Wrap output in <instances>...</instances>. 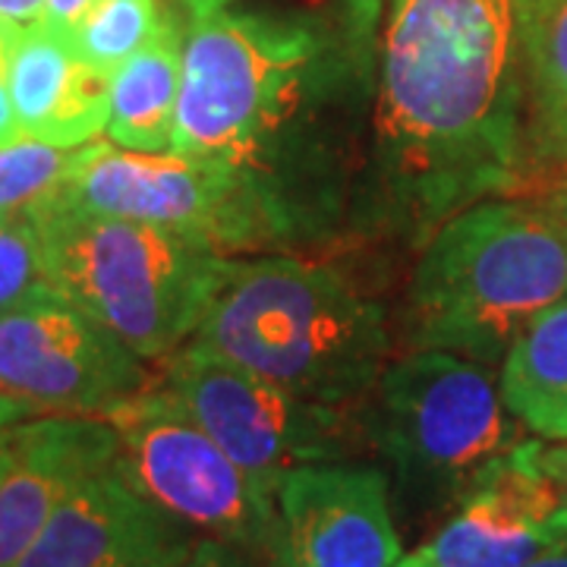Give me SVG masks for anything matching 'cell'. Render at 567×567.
Here are the masks:
<instances>
[{"mask_svg": "<svg viewBox=\"0 0 567 567\" xmlns=\"http://www.w3.org/2000/svg\"><path fill=\"white\" fill-rule=\"evenodd\" d=\"M189 543L114 461L63 498L17 567H167Z\"/></svg>", "mask_w": 567, "mask_h": 567, "instance_id": "cell-14", "label": "cell"}, {"mask_svg": "<svg viewBox=\"0 0 567 567\" xmlns=\"http://www.w3.org/2000/svg\"><path fill=\"white\" fill-rule=\"evenodd\" d=\"M183 73V29L167 10L158 35L111 73L107 136L130 152H171Z\"/></svg>", "mask_w": 567, "mask_h": 567, "instance_id": "cell-17", "label": "cell"}, {"mask_svg": "<svg viewBox=\"0 0 567 567\" xmlns=\"http://www.w3.org/2000/svg\"><path fill=\"white\" fill-rule=\"evenodd\" d=\"M527 567H567V543L565 546L551 548L546 555H539L536 561H529Z\"/></svg>", "mask_w": 567, "mask_h": 567, "instance_id": "cell-29", "label": "cell"}, {"mask_svg": "<svg viewBox=\"0 0 567 567\" xmlns=\"http://www.w3.org/2000/svg\"><path fill=\"white\" fill-rule=\"evenodd\" d=\"M406 287L410 350L502 365L533 319L567 297V227L551 205L492 196L451 215Z\"/></svg>", "mask_w": 567, "mask_h": 567, "instance_id": "cell-4", "label": "cell"}, {"mask_svg": "<svg viewBox=\"0 0 567 567\" xmlns=\"http://www.w3.org/2000/svg\"><path fill=\"white\" fill-rule=\"evenodd\" d=\"M58 293L51 284L35 221L29 215L0 221V316Z\"/></svg>", "mask_w": 567, "mask_h": 567, "instance_id": "cell-21", "label": "cell"}, {"mask_svg": "<svg viewBox=\"0 0 567 567\" xmlns=\"http://www.w3.org/2000/svg\"><path fill=\"white\" fill-rule=\"evenodd\" d=\"M29 413L22 410L17 401H10V398H3L0 394V451H3V439H7V429L13 423H20V420H25Z\"/></svg>", "mask_w": 567, "mask_h": 567, "instance_id": "cell-28", "label": "cell"}, {"mask_svg": "<svg viewBox=\"0 0 567 567\" xmlns=\"http://www.w3.org/2000/svg\"><path fill=\"white\" fill-rule=\"evenodd\" d=\"M29 218L39 227L58 293L136 357L158 363L196 334L227 262L215 246L174 227L95 215L54 199Z\"/></svg>", "mask_w": 567, "mask_h": 567, "instance_id": "cell-5", "label": "cell"}, {"mask_svg": "<svg viewBox=\"0 0 567 567\" xmlns=\"http://www.w3.org/2000/svg\"><path fill=\"white\" fill-rule=\"evenodd\" d=\"M498 385L517 423L546 442H567V297L511 344Z\"/></svg>", "mask_w": 567, "mask_h": 567, "instance_id": "cell-18", "label": "cell"}, {"mask_svg": "<svg viewBox=\"0 0 567 567\" xmlns=\"http://www.w3.org/2000/svg\"><path fill=\"white\" fill-rule=\"evenodd\" d=\"M230 3H234V0H177V7H181L189 20H199V17H208V13H218V10L230 7Z\"/></svg>", "mask_w": 567, "mask_h": 567, "instance_id": "cell-27", "label": "cell"}, {"mask_svg": "<svg viewBox=\"0 0 567 567\" xmlns=\"http://www.w3.org/2000/svg\"><path fill=\"white\" fill-rule=\"evenodd\" d=\"M167 567H256L249 555L215 539H193Z\"/></svg>", "mask_w": 567, "mask_h": 567, "instance_id": "cell-22", "label": "cell"}, {"mask_svg": "<svg viewBox=\"0 0 567 567\" xmlns=\"http://www.w3.org/2000/svg\"><path fill=\"white\" fill-rule=\"evenodd\" d=\"M155 382L271 495L284 473L341 461L365 435L350 406L300 398L196 338L158 360Z\"/></svg>", "mask_w": 567, "mask_h": 567, "instance_id": "cell-8", "label": "cell"}, {"mask_svg": "<svg viewBox=\"0 0 567 567\" xmlns=\"http://www.w3.org/2000/svg\"><path fill=\"white\" fill-rule=\"evenodd\" d=\"M398 567H420V565H416L413 558H401V561H398Z\"/></svg>", "mask_w": 567, "mask_h": 567, "instance_id": "cell-31", "label": "cell"}, {"mask_svg": "<svg viewBox=\"0 0 567 567\" xmlns=\"http://www.w3.org/2000/svg\"><path fill=\"white\" fill-rule=\"evenodd\" d=\"M117 334L61 293L0 316V394L29 416H102L152 385Z\"/></svg>", "mask_w": 567, "mask_h": 567, "instance_id": "cell-10", "label": "cell"}, {"mask_svg": "<svg viewBox=\"0 0 567 567\" xmlns=\"http://www.w3.org/2000/svg\"><path fill=\"white\" fill-rule=\"evenodd\" d=\"M551 208H555V215L561 218V224L567 227V174H565V181H561V189L555 193V199H551Z\"/></svg>", "mask_w": 567, "mask_h": 567, "instance_id": "cell-30", "label": "cell"}, {"mask_svg": "<svg viewBox=\"0 0 567 567\" xmlns=\"http://www.w3.org/2000/svg\"><path fill=\"white\" fill-rule=\"evenodd\" d=\"M73 148H58L39 140H20L0 148V221L32 215L54 199L66 183Z\"/></svg>", "mask_w": 567, "mask_h": 567, "instance_id": "cell-20", "label": "cell"}, {"mask_svg": "<svg viewBox=\"0 0 567 567\" xmlns=\"http://www.w3.org/2000/svg\"><path fill=\"white\" fill-rule=\"evenodd\" d=\"M527 181L567 174V0H517Z\"/></svg>", "mask_w": 567, "mask_h": 567, "instance_id": "cell-16", "label": "cell"}, {"mask_svg": "<svg viewBox=\"0 0 567 567\" xmlns=\"http://www.w3.org/2000/svg\"><path fill=\"white\" fill-rule=\"evenodd\" d=\"M117 461V432L102 416H25L0 451V567H17L73 488Z\"/></svg>", "mask_w": 567, "mask_h": 567, "instance_id": "cell-13", "label": "cell"}, {"mask_svg": "<svg viewBox=\"0 0 567 567\" xmlns=\"http://www.w3.org/2000/svg\"><path fill=\"white\" fill-rule=\"evenodd\" d=\"M363 429L420 505L457 502L520 442L495 369L447 350H410L363 401Z\"/></svg>", "mask_w": 567, "mask_h": 567, "instance_id": "cell-6", "label": "cell"}, {"mask_svg": "<svg viewBox=\"0 0 567 567\" xmlns=\"http://www.w3.org/2000/svg\"><path fill=\"white\" fill-rule=\"evenodd\" d=\"M44 10V0H0V22L3 25H29Z\"/></svg>", "mask_w": 567, "mask_h": 567, "instance_id": "cell-26", "label": "cell"}, {"mask_svg": "<svg viewBox=\"0 0 567 567\" xmlns=\"http://www.w3.org/2000/svg\"><path fill=\"white\" fill-rule=\"evenodd\" d=\"M536 442H517L488 464L461 511L410 558L420 567H527L567 543V492Z\"/></svg>", "mask_w": 567, "mask_h": 567, "instance_id": "cell-12", "label": "cell"}, {"mask_svg": "<svg viewBox=\"0 0 567 567\" xmlns=\"http://www.w3.org/2000/svg\"><path fill=\"white\" fill-rule=\"evenodd\" d=\"M271 567H398L401 536L375 466L303 464L275 488Z\"/></svg>", "mask_w": 567, "mask_h": 567, "instance_id": "cell-11", "label": "cell"}, {"mask_svg": "<svg viewBox=\"0 0 567 567\" xmlns=\"http://www.w3.org/2000/svg\"><path fill=\"white\" fill-rule=\"evenodd\" d=\"M54 203L174 227L212 244L221 256L275 252L237 181L215 164L177 152H130L114 142L76 145Z\"/></svg>", "mask_w": 567, "mask_h": 567, "instance_id": "cell-9", "label": "cell"}, {"mask_svg": "<svg viewBox=\"0 0 567 567\" xmlns=\"http://www.w3.org/2000/svg\"><path fill=\"white\" fill-rule=\"evenodd\" d=\"M92 3H95V0H44V10H41L39 20L44 22L48 29L66 35V32L82 20V13H85Z\"/></svg>", "mask_w": 567, "mask_h": 567, "instance_id": "cell-24", "label": "cell"}, {"mask_svg": "<svg viewBox=\"0 0 567 567\" xmlns=\"http://www.w3.org/2000/svg\"><path fill=\"white\" fill-rule=\"evenodd\" d=\"M20 29L22 25H3L0 22V148L25 140L20 130V121H17L13 99H10V82H7V51H10V41L17 39Z\"/></svg>", "mask_w": 567, "mask_h": 567, "instance_id": "cell-23", "label": "cell"}, {"mask_svg": "<svg viewBox=\"0 0 567 567\" xmlns=\"http://www.w3.org/2000/svg\"><path fill=\"white\" fill-rule=\"evenodd\" d=\"M104 420L117 432V466L186 533L271 558L275 495L196 423L155 379Z\"/></svg>", "mask_w": 567, "mask_h": 567, "instance_id": "cell-7", "label": "cell"}, {"mask_svg": "<svg viewBox=\"0 0 567 567\" xmlns=\"http://www.w3.org/2000/svg\"><path fill=\"white\" fill-rule=\"evenodd\" d=\"M382 0L218 10L183 32L171 152L227 171L275 252L350 240L382 54Z\"/></svg>", "mask_w": 567, "mask_h": 567, "instance_id": "cell-1", "label": "cell"}, {"mask_svg": "<svg viewBox=\"0 0 567 567\" xmlns=\"http://www.w3.org/2000/svg\"><path fill=\"white\" fill-rule=\"evenodd\" d=\"M7 82L25 140L76 148L107 130L111 76L82 63L61 32L35 20L7 51Z\"/></svg>", "mask_w": 567, "mask_h": 567, "instance_id": "cell-15", "label": "cell"}, {"mask_svg": "<svg viewBox=\"0 0 567 567\" xmlns=\"http://www.w3.org/2000/svg\"><path fill=\"white\" fill-rule=\"evenodd\" d=\"M536 454H539L543 466L567 492V442H546V439H539L536 442Z\"/></svg>", "mask_w": 567, "mask_h": 567, "instance_id": "cell-25", "label": "cell"}, {"mask_svg": "<svg viewBox=\"0 0 567 567\" xmlns=\"http://www.w3.org/2000/svg\"><path fill=\"white\" fill-rule=\"evenodd\" d=\"M524 181L517 0H391L350 240L423 249L451 215Z\"/></svg>", "mask_w": 567, "mask_h": 567, "instance_id": "cell-2", "label": "cell"}, {"mask_svg": "<svg viewBox=\"0 0 567 567\" xmlns=\"http://www.w3.org/2000/svg\"><path fill=\"white\" fill-rule=\"evenodd\" d=\"M300 398L363 406L391 353L388 309L338 265L293 252L227 256L193 334Z\"/></svg>", "mask_w": 567, "mask_h": 567, "instance_id": "cell-3", "label": "cell"}, {"mask_svg": "<svg viewBox=\"0 0 567 567\" xmlns=\"http://www.w3.org/2000/svg\"><path fill=\"white\" fill-rule=\"evenodd\" d=\"M164 17L158 0H95L63 39L82 63L111 76L158 35Z\"/></svg>", "mask_w": 567, "mask_h": 567, "instance_id": "cell-19", "label": "cell"}]
</instances>
